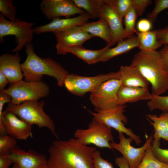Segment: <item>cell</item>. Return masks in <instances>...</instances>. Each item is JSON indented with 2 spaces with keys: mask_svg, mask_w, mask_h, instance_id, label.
I'll return each instance as SVG.
<instances>
[{
  "mask_svg": "<svg viewBox=\"0 0 168 168\" xmlns=\"http://www.w3.org/2000/svg\"><path fill=\"white\" fill-rule=\"evenodd\" d=\"M122 19L133 7V0H104Z\"/></svg>",
  "mask_w": 168,
  "mask_h": 168,
  "instance_id": "cell-28",
  "label": "cell"
},
{
  "mask_svg": "<svg viewBox=\"0 0 168 168\" xmlns=\"http://www.w3.org/2000/svg\"><path fill=\"white\" fill-rule=\"evenodd\" d=\"M96 21L86 22L79 26L83 30L94 36L99 37L105 40L107 45L111 46V38L109 25L104 19L99 18Z\"/></svg>",
  "mask_w": 168,
  "mask_h": 168,
  "instance_id": "cell-22",
  "label": "cell"
},
{
  "mask_svg": "<svg viewBox=\"0 0 168 168\" xmlns=\"http://www.w3.org/2000/svg\"><path fill=\"white\" fill-rule=\"evenodd\" d=\"M147 106L151 111L159 110L163 112H168V96H162L152 94L151 99L147 102Z\"/></svg>",
  "mask_w": 168,
  "mask_h": 168,
  "instance_id": "cell-30",
  "label": "cell"
},
{
  "mask_svg": "<svg viewBox=\"0 0 168 168\" xmlns=\"http://www.w3.org/2000/svg\"><path fill=\"white\" fill-rule=\"evenodd\" d=\"M17 139L8 135L0 136V154L10 152L17 146Z\"/></svg>",
  "mask_w": 168,
  "mask_h": 168,
  "instance_id": "cell-32",
  "label": "cell"
},
{
  "mask_svg": "<svg viewBox=\"0 0 168 168\" xmlns=\"http://www.w3.org/2000/svg\"><path fill=\"white\" fill-rule=\"evenodd\" d=\"M120 77L119 71L93 77L69 74L65 79L64 86L72 94L82 96L87 92H91L102 83L111 79H119Z\"/></svg>",
  "mask_w": 168,
  "mask_h": 168,
  "instance_id": "cell-9",
  "label": "cell"
},
{
  "mask_svg": "<svg viewBox=\"0 0 168 168\" xmlns=\"http://www.w3.org/2000/svg\"><path fill=\"white\" fill-rule=\"evenodd\" d=\"M152 94L148 88L123 85L119 87L117 93L119 105L140 100H149Z\"/></svg>",
  "mask_w": 168,
  "mask_h": 168,
  "instance_id": "cell-19",
  "label": "cell"
},
{
  "mask_svg": "<svg viewBox=\"0 0 168 168\" xmlns=\"http://www.w3.org/2000/svg\"><path fill=\"white\" fill-rule=\"evenodd\" d=\"M119 142L116 143L114 141L110 142L112 149L119 152L128 162L130 168H137L142 160L148 148L152 145L153 134L146 138L144 144L142 147L135 148L131 143L133 139L129 137L126 138L123 133H119Z\"/></svg>",
  "mask_w": 168,
  "mask_h": 168,
  "instance_id": "cell-11",
  "label": "cell"
},
{
  "mask_svg": "<svg viewBox=\"0 0 168 168\" xmlns=\"http://www.w3.org/2000/svg\"><path fill=\"white\" fill-rule=\"evenodd\" d=\"M57 41L56 53L65 55L70 49L80 46L94 37L82 30L79 26L73 27L61 32L54 33Z\"/></svg>",
  "mask_w": 168,
  "mask_h": 168,
  "instance_id": "cell-13",
  "label": "cell"
},
{
  "mask_svg": "<svg viewBox=\"0 0 168 168\" xmlns=\"http://www.w3.org/2000/svg\"><path fill=\"white\" fill-rule=\"evenodd\" d=\"M12 168H18L17 165L16 164H14V165Z\"/></svg>",
  "mask_w": 168,
  "mask_h": 168,
  "instance_id": "cell-43",
  "label": "cell"
},
{
  "mask_svg": "<svg viewBox=\"0 0 168 168\" xmlns=\"http://www.w3.org/2000/svg\"><path fill=\"white\" fill-rule=\"evenodd\" d=\"M121 85L120 80L111 79L102 83L90 92V101L96 110L111 108L119 105L117 93Z\"/></svg>",
  "mask_w": 168,
  "mask_h": 168,
  "instance_id": "cell-10",
  "label": "cell"
},
{
  "mask_svg": "<svg viewBox=\"0 0 168 168\" xmlns=\"http://www.w3.org/2000/svg\"><path fill=\"white\" fill-rule=\"evenodd\" d=\"M158 37L162 44L168 45V25L162 29L157 30Z\"/></svg>",
  "mask_w": 168,
  "mask_h": 168,
  "instance_id": "cell-38",
  "label": "cell"
},
{
  "mask_svg": "<svg viewBox=\"0 0 168 168\" xmlns=\"http://www.w3.org/2000/svg\"><path fill=\"white\" fill-rule=\"evenodd\" d=\"M9 82L6 76L0 71V92L5 90V88Z\"/></svg>",
  "mask_w": 168,
  "mask_h": 168,
  "instance_id": "cell-42",
  "label": "cell"
},
{
  "mask_svg": "<svg viewBox=\"0 0 168 168\" xmlns=\"http://www.w3.org/2000/svg\"><path fill=\"white\" fill-rule=\"evenodd\" d=\"M9 95L10 102L19 105L29 100L38 101L46 97L49 94V86L44 82H27L21 80L14 83H10L8 87L0 92Z\"/></svg>",
  "mask_w": 168,
  "mask_h": 168,
  "instance_id": "cell-5",
  "label": "cell"
},
{
  "mask_svg": "<svg viewBox=\"0 0 168 168\" xmlns=\"http://www.w3.org/2000/svg\"><path fill=\"white\" fill-rule=\"evenodd\" d=\"M110 46L107 45L101 49L92 50L84 48L82 46L70 49L68 53H71L83 60L89 64L98 63L99 59Z\"/></svg>",
  "mask_w": 168,
  "mask_h": 168,
  "instance_id": "cell-25",
  "label": "cell"
},
{
  "mask_svg": "<svg viewBox=\"0 0 168 168\" xmlns=\"http://www.w3.org/2000/svg\"><path fill=\"white\" fill-rule=\"evenodd\" d=\"M35 24L16 18L14 21H8L0 14V41L3 43V38L8 35L15 36L16 47L12 53H18L27 44L31 43L34 37L33 26Z\"/></svg>",
  "mask_w": 168,
  "mask_h": 168,
  "instance_id": "cell-6",
  "label": "cell"
},
{
  "mask_svg": "<svg viewBox=\"0 0 168 168\" xmlns=\"http://www.w3.org/2000/svg\"><path fill=\"white\" fill-rule=\"evenodd\" d=\"M10 153L12 163L18 168H48L46 157L34 150L26 151L17 146Z\"/></svg>",
  "mask_w": 168,
  "mask_h": 168,
  "instance_id": "cell-15",
  "label": "cell"
},
{
  "mask_svg": "<svg viewBox=\"0 0 168 168\" xmlns=\"http://www.w3.org/2000/svg\"><path fill=\"white\" fill-rule=\"evenodd\" d=\"M100 18L105 19L109 25L111 35V46L125 39L123 19L110 6L104 2L100 10L99 18Z\"/></svg>",
  "mask_w": 168,
  "mask_h": 168,
  "instance_id": "cell-17",
  "label": "cell"
},
{
  "mask_svg": "<svg viewBox=\"0 0 168 168\" xmlns=\"http://www.w3.org/2000/svg\"><path fill=\"white\" fill-rule=\"evenodd\" d=\"M167 68V71L168 72V68Z\"/></svg>",
  "mask_w": 168,
  "mask_h": 168,
  "instance_id": "cell-44",
  "label": "cell"
},
{
  "mask_svg": "<svg viewBox=\"0 0 168 168\" xmlns=\"http://www.w3.org/2000/svg\"><path fill=\"white\" fill-rule=\"evenodd\" d=\"M26 58L21 66L24 80L27 82L41 81L43 75L54 77L58 86H64L65 79L69 72L59 63L50 58H42L35 52L32 43L25 45Z\"/></svg>",
  "mask_w": 168,
  "mask_h": 168,
  "instance_id": "cell-2",
  "label": "cell"
},
{
  "mask_svg": "<svg viewBox=\"0 0 168 168\" xmlns=\"http://www.w3.org/2000/svg\"><path fill=\"white\" fill-rule=\"evenodd\" d=\"M94 147L80 144L75 138L53 141L48 149V168H93Z\"/></svg>",
  "mask_w": 168,
  "mask_h": 168,
  "instance_id": "cell-1",
  "label": "cell"
},
{
  "mask_svg": "<svg viewBox=\"0 0 168 168\" xmlns=\"http://www.w3.org/2000/svg\"><path fill=\"white\" fill-rule=\"evenodd\" d=\"M159 146L151 145L154 156L159 161L168 165V149L161 148Z\"/></svg>",
  "mask_w": 168,
  "mask_h": 168,
  "instance_id": "cell-35",
  "label": "cell"
},
{
  "mask_svg": "<svg viewBox=\"0 0 168 168\" xmlns=\"http://www.w3.org/2000/svg\"><path fill=\"white\" fill-rule=\"evenodd\" d=\"M146 117L154 130L152 145L160 146L161 138L168 142V112H163L159 116L149 114Z\"/></svg>",
  "mask_w": 168,
  "mask_h": 168,
  "instance_id": "cell-20",
  "label": "cell"
},
{
  "mask_svg": "<svg viewBox=\"0 0 168 168\" xmlns=\"http://www.w3.org/2000/svg\"><path fill=\"white\" fill-rule=\"evenodd\" d=\"M125 105H119L107 109L96 110L93 112L88 110L93 117L98 122L117 130L119 133H123L131 138L137 145L142 142L140 137L133 133L132 130L125 127L128 122L127 117L124 115Z\"/></svg>",
  "mask_w": 168,
  "mask_h": 168,
  "instance_id": "cell-8",
  "label": "cell"
},
{
  "mask_svg": "<svg viewBox=\"0 0 168 168\" xmlns=\"http://www.w3.org/2000/svg\"><path fill=\"white\" fill-rule=\"evenodd\" d=\"M119 71L121 85L148 88L149 82L134 67L122 66Z\"/></svg>",
  "mask_w": 168,
  "mask_h": 168,
  "instance_id": "cell-21",
  "label": "cell"
},
{
  "mask_svg": "<svg viewBox=\"0 0 168 168\" xmlns=\"http://www.w3.org/2000/svg\"><path fill=\"white\" fill-rule=\"evenodd\" d=\"M12 163L10 152L0 154V168H9Z\"/></svg>",
  "mask_w": 168,
  "mask_h": 168,
  "instance_id": "cell-39",
  "label": "cell"
},
{
  "mask_svg": "<svg viewBox=\"0 0 168 168\" xmlns=\"http://www.w3.org/2000/svg\"><path fill=\"white\" fill-rule=\"evenodd\" d=\"M93 168H114L112 164L103 159L98 151L96 150L92 154Z\"/></svg>",
  "mask_w": 168,
  "mask_h": 168,
  "instance_id": "cell-34",
  "label": "cell"
},
{
  "mask_svg": "<svg viewBox=\"0 0 168 168\" xmlns=\"http://www.w3.org/2000/svg\"><path fill=\"white\" fill-rule=\"evenodd\" d=\"M0 109V135L8 134L17 140H26L32 138V125L12 113Z\"/></svg>",
  "mask_w": 168,
  "mask_h": 168,
  "instance_id": "cell-12",
  "label": "cell"
},
{
  "mask_svg": "<svg viewBox=\"0 0 168 168\" xmlns=\"http://www.w3.org/2000/svg\"><path fill=\"white\" fill-rule=\"evenodd\" d=\"M115 162L119 168H130L128 162L122 156L117 157Z\"/></svg>",
  "mask_w": 168,
  "mask_h": 168,
  "instance_id": "cell-41",
  "label": "cell"
},
{
  "mask_svg": "<svg viewBox=\"0 0 168 168\" xmlns=\"http://www.w3.org/2000/svg\"><path fill=\"white\" fill-rule=\"evenodd\" d=\"M91 18L90 15L87 13L73 17L60 19L59 18L53 19L50 23L33 28L34 33L40 34L47 32L54 33L66 30L76 26H79L87 22Z\"/></svg>",
  "mask_w": 168,
  "mask_h": 168,
  "instance_id": "cell-16",
  "label": "cell"
},
{
  "mask_svg": "<svg viewBox=\"0 0 168 168\" xmlns=\"http://www.w3.org/2000/svg\"><path fill=\"white\" fill-rule=\"evenodd\" d=\"M155 7L152 11L149 13L147 17L152 22H155L158 15L164 10L168 9V0H157L155 1Z\"/></svg>",
  "mask_w": 168,
  "mask_h": 168,
  "instance_id": "cell-33",
  "label": "cell"
},
{
  "mask_svg": "<svg viewBox=\"0 0 168 168\" xmlns=\"http://www.w3.org/2000/svg\"><path fill=\"white\" fill-rule=\"evenodd\" d=\"M151 145L147 150L141 162L137 168H168V165L160 161L154 156Z\"/></svg>",
  "mask_w": 168,
  "mask_h": 168,
  "instance_id": "cell-27",
  "label": "cell"
},
{
  "mask_svg": "<svg viewBox=\"0 0 168 168\" xmlns=\"http://www.w3.org/2000/svg\"><path fill=\"white\" fill-rule=\"evenodd\" d=\"M44 105L45 102L43 100L40 102L26 101L19 105L10 102L5 110L15 114L20 119L32 126L35 124L40 128H47L53 135L58 139L53 120L44 110Z\"/></svg>",
  "mask_w": 168,
  "mask_h": 168,
  "instance_id": "cell-4",
  "label": "cell"
},
{
  "mask_svg": "<svg viewBox=\"0 0 168 168\" xmlns=\"http://www.w3.org/2000/svg\"><path fill=\"white\" fill-rule=\"evenodd\" d=\"M138 46L137 36L121 40L117 42L116 46L108 48L99 59L98 62L106 61L113 57L128 52Z\"/></svg>",
  "mask_w": 168,
  "mask_h": 168,
  "instance_id": "cell-23",
  "label": "cell"
},
{
  "mask_svg": "<svg viewBox=\"0 0 168 168\" xmlns=\"http://www.w3.org/2000/svg\"><path fill=\"white\" fill-rule=\"evenodd\" d=\"M137 16L135 9L132 7L124 17L125 39L133 36V34L136 30L135 25Z\"/></svg>",
  "mask_w": 168,
  "mask_h": 168,
  "instance_id": "cell-29",
  "label": "cell"
},
{
  "mask_svg": "<svg viewBox=\"0 0 168 168\" xmlns=\"http://www.w3.org/2000/svg\"><path fill=\"white\" fill-rule=\"evenodd\" d=\"M130 65L151 84L152 94L160 96L168 91V72L159 51H140L134 55Z\"/></svg>",
  "mask_w": 168,
  "mask_h": 168,
  "instance_id": "cell-3",
  "label": "cell"
},
{
  "mask_svg": "<svg viewBox=\"0 0 168 168\" xmlns=\"http://www.w3.org/2000/svg\"><path fill=\"white\" fill-rule=\"evenodd\" d=\"M137 35L138 41V47L140 51L153 52L162 45L158 39L157 30H153L145 32L135 31Z\"/></svg>",
  "mask_w": 168,
  "mask_h": 168,
  "instance_id": "cell-24",
  "label": "cell"
},
{
  "mask_svg": "<svg viewBox=\"0 0 168 168\" xmlns=\"http://www.w3.org/2000/svg\"><path fill=\"white\" fill-rule=\"evenodd\" d=\"M19 53L15 54H4L0 57V71L7 78L9 83H14L24 77L20 63Z\"/></svg>",
  "mask_w": 168,
  "mask_h": 168,
  "instance_id": "cell-18",
  "label": "cell"
},
{
  "mask_svg": "<svg viewBox=\"0 0 168 168\" xmlns=\"http://www.w3.org/2000/svg\"><path fill=\"white\" fill-rule=\"evenodd\" d=\"M40 7L43 14L49 20L62 16L68 18L77 14L81 15L86 12L71 0H43Z\"/></svg>",
  "mask_w": 168,
  "mask_h": 168,
  "instance_id": "cell-14",
  "label": "cell"
},
{
  "mask_svg": "<svg viewBox=\"0 0 168 168\" xmlns=\"http://www.w3.org/2000/svg\"><path fill=\"white\" fill-rule=\"evenodd\" d=\"M159 52L165 66L168 68V45H165Z\"/></svg>",
  "mask_w": 168,
  "mask_h": 168,
  "instance_id": "cell-40",
  "label": "cell"
},
{
  "mask_svg": "<svg viewBox=\"0 0 168 168\" xmlns=\"http://www.w3.org/2000/svg\"><path fill=\"white\" fill-rule=\"evenodd\" d=\"M152 3L151 0H133V7L137 16H141L143 15L146 8Z\"/></svg>",
  "mask_w": 168,
  "mask_h": 168,
  "instance_id": "cell-36",
  "label": "cell"
},
{
  "mask_svg": "<svg viewBox=\"0 0 168 168\" xmlns=\"http://www.w3.org/2000/svg\"><path fill=\"white\" fill-rule=\"evenodd\" d=\"M152 23L148 19H142L137 23V28L138 32H145L150 31L152 27Z\"/></svg>",
  "mask_w": 168,
  "mask_h": 168,
  "instance_id": "cell-37",
  "label": "cell"
},
{
  "mask_svg": "<svg viewBox=\"0 0 168 168\" xmlns=\"http://www.w3.org/2000/svg\"><path fill=\"white\" fill-rule=\"evenodd\" d=\"M81 144L88 146L93 144L100 148L112 150L110 142L114 141L111 128L100 123L93 117L87 129H78L74 134Z\"/></svg>",
  "mask_w": 168,
  "mask_h": 168,
  "instance_id": "cell-7",
  "label": "cell"
},
{
  "mask_svg": "<svg viewBox=\"0 0 168 168\" xmlns=\"http://www.w3.org/2000/svg\"><path fill=\"white\" fill-rule=\"evenodd\" d=\"M12 0H0V11L4 16L11 21L16 19V9Z\"/></svg>",
  "mask_w": 168,
  "mask_h": 168,
  "instance_id": "cell-31",
  "label": "cell"
},
{
  "mask_svg": "<svg viewBox=\"0 0 168 168\" xmlns=\"http://www.w3.org/2000/svg\"><path fill=\"white\" fill-rule=\"evenodd\" d=\"M78 7L82 8L88 14L91 18H99L100 8L104 0H72Z\"/></svg>",
  "mask_w": 168,
  "mask_h": 168,
  "instance_id": "cell-26",
  "label": "cell"
}]
</instances>
